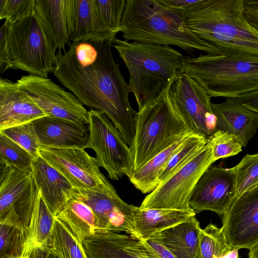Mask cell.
Segmentation results:
<instances>
[{"label":"cell","instance_id":"6da1fadb","mask_svg":"<svg viewBox=\"0 0 258 258\" xmlns=\"http://www.w3.org/2000/svg\"><path fill=\"white\" fill-rule=\"evenodd\" d=\"M112 41H81L56 53L52 73L83 105L103 112L131 147L138 112L129 100L131 90L112 52Z\"/></svg>","mask_w":258,"mask_h":258},{"label":"cell","instance_id":"7a4b0ae2","mask_svg":"<svg viewBox=\"0 0 258 258\" xmlns=\"http://www.w3.org/2000/svg\"><path fill=\"white\" fill-rule=\"evenodd\" d=\"M178 13L191 32L223 53L258 56V31L244 16L243 0H200Z\"/></svg>","mask_w":258,"mask_h":258},{"label":"cell","instance_id":"3957f363","mask_svg":"<svg viewBox=\"0 0 258 258\" xmlns=\"http://www.w3.org/2000/svg\"><path fill=\"white\" fill-rule=\"evenodd\" d=\"M120 32L124 40L128 41L173 45L188 52L223 53L195 35L181 14L159 0H126Z\"/></svg>","mask_w":258,"mask_h":258},{"label":"cell","instance_id":"277c9868","mask_svg":"<svg viewBox=\"0 0 258 258\" xmlns=\"http://www.w3.org/2000/svg\"><path fill=\"white\" fill-rule=\"evenodd\" d=\"M112 46L128 70V86L138 110L155 99L183 73L185 56L171 46L116 38Z\"/></svg>","mask_w":258,"mask_h":258},{"label":"cell","instance_id":"5b68a950","mask_svg":"<svg viewBox=\"0 0 258 258\" xmlns=\"http://www.w3.org/2000/svg\"><path fill=\"white\" fill-rule=\"evenodd\" d=\"M183 73L209 95L239 98L258 91V56L245 54H201L185 56Z\"/></svg>","mask_w":258,"mask_h":258},{"label":"cell","instance_id":"8992f818","mask_svg":"<svg viewBox=\"0 0 258 258\" xmlns=\"http://www.w3.org/2000/svg\"><path fill=\"white\" fill-rule=\"evenodd\" d=\"M170 84L138 111L135 135L130 147L134 173L156 155L192 133L172 105L168 92Z\"/></svg>","mask_w":258,"mask_h":258},{"label":"cell","instance_id":"52a82bcc","mask_svg":"<svg viewBox=\"0 0 258 258\" xmlns=\"http://www.w3.org/2000/svg\"><path fill=\"white\" fill-rule=\"evenodd\" d=\"M8 40L13 69L48 78L55 67L57 48L35 13L8 22Z\"/></svg>","mask_w":258,"mask_h":258},{"label":"cell","instance_id":"ba28073f","mask_svg":"<svg viewBox=\"0 0 258 258\" xmlns=\"http://www.w3.org/2000/svg\"><path fill=\"white\" fill-rule=\"evenodd\" d=\"M214 162L212 147L207 143L192 159L149 194L140 209H191L189 200L195 187Z\"/></svg>","mask_w":258,"mask_h":258},{"label":"cell","instance_id":"9c48e42d","mask_svg":"<svg viewBox=\"0 0 258 258\" xmlns=\"http://www.w3.org/2000/svg\"><path fill=\"white\" fill-rule=\"evenodd\" d=\"M89 135L86 148L92 149L100 167L112 180L134 173L130 148L108 117L103 112L88 110Z\"/></svg>","mask_w":258,"mask_h":258},{"label":"cell","instance_id":"30bf717a","mask_svg":"<svg viewBox=\"0 0 258 258\" xmlns=\"http://www.w3.org/2000/svg\"><path fill=\"white\" fill-rule=\"evenodd\" d=\"M168 92L176 111L192 133L207 139L213 133L216 118L211 97L204 88L184 73L170 84Z\"/></svg>","mask_w":258,"mask_h":258},{"label":"cell","instance_id":"8fae6325","mask_svg":"<svg viewBox=\"0 0 258 258\" xmlns=\"http://www.w3.org/2000/svg\"><path fill=\"white\" fill-rule=\"evenodd\" d=\"M39 155L62 174L74 188L116 192L99 169L95 157L79 148H40Z\"/></svg>","mask_w":258,"mask_h":258},{"label":"cell","instance_id":"7c38bea8","mask_svg":"<svg viewBox=\"0 0 258 258\" xmlns=\"http://www.w3.org/2000/svg\"><path fill=\"white\" fill-rule=\"evenodd\" d=\"M17 83L46 116L88 124V111L82 103L50 79L28 75L21 77Z\"/></svg>","mask_w":258,"mask_h":258},{"label":"cell","instance_id":"4fadbf2b","mask_svg":"<svg viewBox=\"0 0 258 258\" xmlns=\"http://www.w3.org/2000/svg\"><path fill=\"white\" fill-rule=\"evenodd\" d=\"M222 229L232 248L249 250L258 243V186L235 198L222 216Z\"/></svg>","mask_w":258,"mask_h":258},{"label":"cell","instance_id":"5bb4252c","mask_svg":"<svg viewBox=\"0 0 258 258\" xmlns=\"http://www.w3.org/2000/svg\"><path fill=\"white\" fill-rule=\"evenodd\" d=\"M236 191L233 167H210L195 187L189 206L196 213L210 211L223 216L236 197Z\"/></svg>","mask_w":258,"mask_h":258},{"label":"cell","instance_id":"9a60e30c","mask_svg":"<svg viewBox=\"0 0 258 258\" xmlns=\"http://www.w3.org/2000/svg\"><path fill=\"white\" fill-rule=\"evenodd\" d=\"M73 196L92 209L98 220V232H123L134 236V215L138 207L125 203L117 192L103 194L74 188Z\"/></svg>","mask_w":258,"mask_h":258},{"label":"cell","instance_id":"2e32d148","mask_svg":"<svg viewBox=\"0 0 258 258\" xmlns=\"http://www.w3.org/2000/svg\"><path fill=\"white\" fill-rule=\"evenodd\" d=\"M36 187L32 172L1 164L0 216L16 212L26 231L29 227Z\"/></svg>","mask_w":258,"mask_h":258},{"label":"cell","instance_id":"e0dca14e","mask_svg":"<svg viewBox=\"0 0 258 258\" xmlns=\"http://www.w3.org/2000/svg\"><path fill=\"white\" fill-rule=\"evenodd\" d=\"M32 123L40 148L86 149L89 124L50 116L39 118Z\"/></svg>","mask_w":258,"mask_h":258},{"label":"cell","instance_id":"ac0fdd59","mask_svg":"<svg viewBox=\"0 0 258 258\" xmlns=\"http://www.w3.org/2000/svg\"><path fill=\"white\" fill-rule=\"evenodd\" d=\"M46 116L18 83L0 79V131Z\"/></svg>","mask_w":258,"mask_h":258},{"label":"cell","instance_id":"d6986e66","mask_svg":"<svg viewBox=\"0 0 258 258\" xmlns=\"http://www.w3.org/2000/svg\"><path fill=\"white\" fill-rule=\"evenodd\" d=\"M82 242L88 258H151L143 241L130 234L99 231Z\"/></svg>","mask_w":258,"mask_h":258},{"label":"cell","instance_id":"ffe728a7","mask_svg":"<svg viewBox=\"0 0 258 258\" xmlns=\"http://www.w3.org/2000/svg\"><path fill=\"white\" fill-rule=\"evenodd\" d=\"M212 107L216 118L214 131L235 136L245 147L256 132L258 114L245 107L238 98H228L221 103H212Z\"/></svg>","mask_w":258,"mask_h":258},{"label":"cell","instance_id":"44dd1931","mask_svg":"<svg viewBox=\"0 0 258 258\" xmlns=\"http://www.w3.org/2000/svg\"><path fill=\"white\" fill-rule=\"evenodd\" d=\"M32 175L48 208L56 217L66 208L74 188L69 180L40 156L33 160Z\"/></svg>","mask_w":258,"mask_h":258},{"label":"cell","instance_id":"7402d4cb","mask_svg":"<svg viewBox=\"0 0 258 258\" xmlns=\"http://www.w3.org/2000/svg\"><path fill=\"white\" fill-rule=\"evenodd\" d=\"M74 0H35V13L58 52L66 51L74 30Z\"/></svg>","mask_w":258,"mask_h":258},{"label":"cell","instance_id":"603a6c76","mask_svg":"<svg viewBox=\"0 0 258 258\" xmlns=\"http://www.w3.org/2000/svg\"><path fill=\"white\" fill-rule=\"evenodd\" d=\"M200 223L195 217L152 235L176 258H203L199 242Z\"/></svg>","mask_w":258,"mask_h":258},{"label":"cell","instance_id":"cb8c5ba5","mask_svg":"<svg viewBox=\"0 0 258 258\" xmlns=\"http://www.w3.org/2000/svg\"><path fill=\"white\" fill-rule=\"evenodd\" d=\"M192 209H136L134 215V237L145 241L154 234L187 221L196 217Z\"/></svg>","mask_w":258,"mask_h":258},{"label":"cell","instance_id":"d4e9b609","mask_svg":"<svg viewBox=\"0 0 258 258\" xmlns=\"http://www.w3.org/2000/svg\"><path fill=\"white\" fill-rule=\"evenodd\" d=\"M117 33L109 29L98 17L93 0H74V30L71 40L107 41L116 38Z\"/></svg>","mask_w":258,"mask_h":258},{"label":"cell","instance_id":"484cf974","mask_svg":"<svg viewBox=\"0 0 258 258\" xmlns=\"http://www.w3.org/2000/svg\"><path fill=\"white\" fill-rule=\"evenodd\" d=\"M55 217L44 201L40 190L36 187V196L23 257H27L35 248L47 245L53 228Z\"/></svg>","mask_w":258,"mask_h":258},{"label":"cell","instance_id":"4316f807","mask_svg":"<svg viewBox=\"0 0 258 258\" xmlns=\"http://www.w3.org/2000/svg\"><path fill=\"white\" fill-rule=\"evenodd\" d=\"M55 217L66 224L81 241L99 231L98 220L92 209L73 196Z\"/></svg>","mask_w":258,"mask_h":258},{"label":"cell","instance_id":"83f0119b","mask_svg":"<svg viewBox=\"0 0 258 258\" xmlns=\"http://www.w3.org/2000/svg\"><path fill=\"white\" fill-rule=\"evenodd\" d=\"M187 136L156 155L135 171L128 177L131 183L144 194L155 190L159 184L158 177L160 172Z\"/></svg>","mask_w":258,"mask_h":258},{"label":"cell","instance_id":"f1b7e54d","mask_svg":"<svg viewBox=\"0 0 258 258\" xmlns=\"http://www.w3.org/2000/svg\"><path fill=\"white\" fill-rule=\"evenodd\" d=\"M46 246L58 258H88L82 241L56 217Z\"/></svg>","mask_w":258,"mask_h":258},{"label":"cell","instance_id":"f546056e","mask_svg":"<svg viewBox=\"0 0 258 258\" xmlns=\"http://www.w3.org/2000/svg\"><path fill=\"white\" fill-rule=\"evenodd\" d=\"M207 139L191 133L184 139L160 172L159 184L192 159L207 144Z\"/></svg>","mask_w":258,"mask_h":258},{"label":"cell","instance_id":"4dcf8cb0","mask_svg":"<svg viewBox=\"0 0 258 258\" xmlns=\"http://www.w3.org/2000/svg\"><path fill=\"white\" fill-rule=\"evenodd\" d=\"M26 238L23 225L0 223V258L23 257Z\"/></svg>","mask_w":258,"mask_h":258},{"label":"cell","instance_id":"1f68e13d","mask_svg":"<svg viewBox=\"0 0 258 258\" xmlns=\"http://www.w3.org/2000/svg\"><path fill=\"white\" fill-rule=\"evenodd\" d=\"M200 247L203 258H221L233 248L228 244L222 228L212 223L199 233Z\"/></svg>","mask_w":258,"mask_h":258},{"label":"cell","instance_id":"d6a6232c","mask_svg":"<svg viewBox=\"0 0 258 258\" xmlns=\"http://www.w3.org/2000/svg\"><path fill=\"white\" fill-rule=\"evenodd\" d=\"M34 158L25 149L0 133V163L32 172Z\"/></svg>","mask_w":258,"mask_h":258},{"label":"cell","instance_id":"836d02e7","mask_svg":"<svg viewBox=\"0 0 258 258\" xmlns=\"http://www.w3.org/2000/svg\"><path fill=\"white\" fill-rule=\"evenodd\" d=\"M233 169L236 197L258 186V153L246 155Z\"/></svg>","mask_w":258,"mask_h":258},{"label":"cell","instance_id":"e575fe53","mask_svg":"<svg viewBox=\"0 0 258 258\" xmlns=\"http://www.w3.org/2000/svg\"><path fill=\"white\" fill-rule=\"evenodd\" d=\"M0 133L25 149L34 159L40 156V146L32 122L5 128Z\"/></svg>","mask_w":258,"mask_h":258},{"label":"cell","instance_id":"d590c367","mask_svg":"<svg viewBox=\"0 0 258 258\" xmlns=\"http://www.w3.org/2000/svg\"><path fill=\"white\" fill-rule=\"evenodd\" d=\"M96 12L101 21L111 31L120 32L126 0H93Z\"/></svg>","mask_w":258,"mask_h":258},{"label":"cell","instance_id":"8d00e7d4","mask_svg":"<svg viewBox=\"0 0 258 258\" xmlns=\"http://www.w3.org/2000/svg\"><path fill=\"white\" fill-rule=\"evenodd\" d=\"M207 143L212 147L214 162L236 155L242 151L243 147L237 137L218 130L214 131L207 138Z\"/></svg>","mask_w":258,"mask_h":258},{"label":"cell","instance_id":"74e56055","mask_svg":"<svg viewBox=\"0 0 258 258\" xmlns=\"http://www.w3.org/2000/svg\"><path fill=\"white\" fill-rule=\"evenodd\" d=\"M35 0H0V19L14 24L35 13Z\"/></svg>","mask_w":258,"mask_h":258},{"label":"cell","instance_id":"f35d334b","mask_svg":"<svg viewBox=\"0 0 258 258\" xmlns=\"http://www.w3.org/2000/svg\"><path fill=\"white\" fill-rule=\"evenodd\" d=\"M10 69H13V64L8 45V22L5 21L0 28V73Z\"/></svg>","mask_w":258,"mask_h":258},{"label":"cell","instance_id":"ab89813d","mask_svg":"<svg viewBox=\"0 0 258 258\" xmlns=\"http://www.w3.org/2000/svg\"><path fill=\"white\" fill-rule=\"evenodd\" d=\"M151 258H176L163 245L151 239L143 241Z\"/></svg>","mask_w":258,"mask_h":258},{"label":"cell","instance_id":"60d3db41","mask_svg":"<svg viewBox=\"0 0 258 258\" xmlns=\"http://www.w3.org/2000/svg\"><path fill=\"white\" fill-rule=\"evenodd\" d=\"M243 13L248 22L258 31V0H243Z\"/></svg>","mask_w":258,"mask_h":258},{"label":"cell","instance_id":"b9f144b4","mask_svg":"<svg viewBox=\"0 0 258 258\" xmlns=\"http://www.w3.org/2000/svg\"><path fill=\"white\" fill-rule=\"evenodd\" d=\"M170 9L177 12L188 10L200 2V0H159Z\"/></svg>","mask_w":258,"mask_h":258},{"label":"cell","instance_id":"7bdbcfd3","mask_svg":"<svg viewBox=\"0 0 258 258\" xmlns=\"http://www.w3.org/2000/svg\"><path fill=\"white\" fill-rule=\"evenodd\" d=\"M238 99L245 107L258 114V91Z\"/></svg>","mask_w":258,"mask_h":258},{"label":"cell","instance_id":"ee69618b","mask_svg":"<svg viewBox=\"0 0 258 258\" xmlns=\"http://www.w3.org/2000/svg\"><path fill=\"white\" fill-rule=\"evenodd\" d=\"M28 258H58L47 247L34 248L29 254Z\"/></svg>","mask_w":258,"mask_h":258},{"label":"cell","instance_id":"f6af8a7d","mask_svg":"<svg viewBox=\"0 0 258 258\" xmlns=\"http://www.w3.org/2000/svg\"><path fill=\"white\" fill-rule=\"evenodd\" d=\"M248 258H258V243L249 249Z\"/></svg>","mask_w":258,"mask_h":258},{"label":"cell","instance_id":"bcb514c9","mask_svg":"<svg viewBox=\"0 0 258 258\" xmlns=\"http://www.w3.org/2000/svg\"><path fill=\"white\" fill-rule=\"evenodd\" d=\"M238 249L233 248L229 253L221 258H238Z\"/></svg>","mask_w":258,"mask_h":258},{"label":"cell","instance_id":"7dc6e473","mask_svg":"<svg viewBox=\"0 0 258 258\" xmlns=\"http://www.w3.org/2000/svg\"><path fill=\"white\" fill-rule=\"evenodd\" d=\"M21 258H28V257H21Z\"/></svg>","mask_w":258,"mask_h":258}]
</instances>
